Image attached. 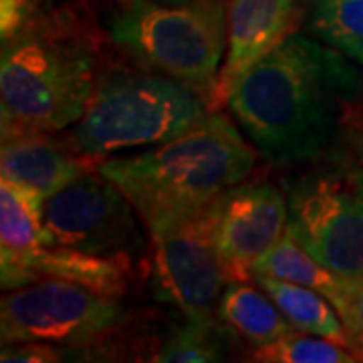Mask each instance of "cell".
I'll list each match as a JSON object with an SVG mask.
<instances>
[{
    "label": "cell",
    "mask_w": 363,
    "mask_h": 363,
    "mask_svg": "<svg viewBox=\"0 0 363 363\" xmlns=\"http://www.w3.org/2000/svg\"><path fill=\"white\" fill-rule=\"evenodd\" d=\"M359 93L362 75L343 52L289 33L226 104L260 154L289 166L331 150Z\"/></svg>",
    "instance_id": "6da1fadb"
},
{
    "label": "cell",
    "mask_w": 363,
    "mask_h": 363,
    "mask_svg": "<svg viewBox=\"0 0 363 363\" xmlns=\"http://www.w3.org/2000/svg\"><path fill=\"white\" fill-rule=\"evenodd\" d=\"M257 154L222 113L142 154L104 160L97 172L130 198L150 234L192 218L247 178Z\"/></svg>",
    "instance_id": "7a4b0ae2"
},
{
    "label": "cell",
    "mask_w": 363,
    "mask_h": 363,
    "mask_svg": "<svg viewBox=\"0 0 363 363\" xmlns=\"http://www.w3.org/2000/svg\"><path fill=\"white\" fill-rule=\"evenodd\" d=\"M97 51L87 33L61 23L23 26L0 59L2 138L77 123L95 89Z\"/></svg>",
    "instance_id": "3957f363"
},
{
    "label": "cell",
    "mask_w": 363,
    "mask_h": 363,
    "mask_svg": "<svg viewBox=\"0 0 363 363\" xmlns=\"http://www.w3.org/2000/svg\"><path fill=\"white\" fill-rule=\"evenodd\" d=\"M206 116V97L178 79L150 69H113L95 81L69 143L81 156L99 160L174 140Z\"/></svg>",
    "instance_id": "277c9868"
},
{
    "label": "cell",
    "mask_w": 363,
    "mask_h": 363,
    "mask_svg": "<svg viewBox=\"0 0 363 363\" xmlns=\"http://www.w3.org/2000/svg\"><path fill=\"white\" fill-rule=\"evenodd\" d=\"M109 37L143 69L178 79L214 99L228 45L224 0L164 4L121 0L109 16Z\"/></svg>",
    "instance_id": "5b68a950"
},
{
    "label": "cell",
    "mask_w": 363,
    "mask_h": 363,
    "mask_svg": "<svg viewBox=\"0 0 363 363\" xmlns=\"http://www.w3.org/2000/svg\"><path fill=\"white\" fill-rule=\"evenodd\" d=\"M286 233L345 279H363V168L339 164L283 184Z\"/></svg>",
    "instance_id": "8992f818"
},
{
    "label": "cell",
    "mask_w": 363,
    "mask_h": 363,
    "mask_svg": "<svg viewBox=\"0 0 363 363\" xmlns=\"http://www.w3.org/2000/svg\"><path fill=\"white\" fill-rule=\"evenodd\" d=\"M123 319L117 298L63 279L11 289L0 303L2 343H89Z\"/></svg>",
    "instance_id": "52a82bcc"
},
{
    "label": "cell",
    "mask_w": 363,
    "mask_h": 363,
    "mask_svg": "<svg viewBox=\"0 0 363 363\" xmlns=\"http://www.w3.org/2000/svg\"><path fill=\"white\" fill-rule=\"evenodd\" d=\"M130 198L101 172H85L45 200L43 245L128 257L142 248V233Z\"/></svg>",
    "instance_id": "ba28073f"
},
{
    "label": "cell",
    "mask_w": 363,
    "mask_h": 363,
    "mask_svg": "<svg viewBox=\"0 0 363 363\" xmlns=\"http://www.w3.org/2000/svg\"><path fill=\"white\" fill-rule=\"evenodd\" d=\"M214 204L192 218L152 233L157 298L198 323H214L228 283L214 242Z\"/></svg>",
    "instance_id": "9c48e42d"
},
{
    "label": "cell",
    "mask_w": 363,
    "mask_h": 363,
    "mask_svg": "<svg viewBox=\"0 0 363 363\" xmlns=\"http://www.w3.org/2000/svg\"><path fill=\"white\" fill-rule=\"evenodd\" d=\"M285 194L271 182L236 184L214 204V242L230 281H248L252 267L286 234Z\"/></svg>",
    "instance_id": "30bf717a"
},
{
    "label": "cell",
    "mask_w": 363,
    "mask_h": 363,
    "mask_svg": "<svg viewBox=\"0 0 363 363\" xmlns=\"http://www.w3.org/2000/svg\"><path fill=\"white\" fill-rule=\"evenodd\" d=\"M297 0H233L228 9V45L214 99L226 104L236 83L285 39Z\"/></svg>",
    "instance_id": "8fae6325"
},
{
    "label": "cell",
    "mask_w": 363,
    "mask_h": 363,
    "mask_svg": "<svg viewBox=\"0 0 363 363\" xmlns=\"http://www.w3.org/2000/svg\"><path fill=\"white\" fill-rule=\"evenodd\" d=\"M128 257H99L73 248L43 247L11 269H2V289L30 285L40 279H63L107 297H121L130 281Z\"/></svg>",
    "instance_id": "7c38bea8"
},
{
    "label": "cell",
    "mask_w": 363,
    "mask_h": 363,
    "mask_svg": "<svg viewBox=\"0 0 363 363\" xmlns=\"http://www.w3.org/2000/svg\"><path fill=\"white\" fill-rule=\"evenodd\" d=\"M77 150L47 133H16L2 138V178L37 190L45 200L89 172Z\"/></svg>",
    "instance_id": "4fadbf2b"
},
{
    "label": "cell",
    "mask_w": 363,
    "mask_h": 363,
    "mask_svg": "<svg viewBox=\"0 0 363 363\" xmlns=\"http://www.w3.org/2000/svg\"><path fill=\"white\" fill-rule=\"evenodd\" d=\"M45 198L18 182H0V269H11L43 247Z\"/></svg>",
    "instance_id": "5bb4252c"
},
{
    "label": "cell",
    "mask_w": 363,
    "mask_h": 363,
    "mask_svg": "<svg viewBox=\"0 0 363 363\" xmlns=\"http://www.w3.org/2000/svg\"><path fill=\"white\" fill-rule=\"evenodd\" d=\"M252 279L274 301V305L285 315L286 321L293 325V329L307 335L331 339L362 355L341 321L337 309L321 293L311 291L307 286L272 279L267 274H252Z\"/></svg>",
    "instance_id": "9a60e30c"
},
{
    "label": "cell",
    "mask_w": 363,
    "mask_h": 363,
    "mask_svg": "<svg viewBox=\"0 0 363 363\" xmlns=\"http://www.w3.org/2000/svg\"><path fill=\"white\" fill-rule=\"evenodd\" d=\"M260 291L245 285V281H230L224 286L218 303V319L255 347H262L297 331L274 301Z\"/></svg>",
    "instance_id": "2e32d148"
},
{
    "label": "cell",
    "mask_w": 363,
    "mask_h": 363,
    "mask_svg": "<svg viewBox=\"0 0 363 363\" xmlns=\"http://www.w3.org/2000/svg\"><path fill=\"white\" fill-rule=\"evenodd\" d=\"M252 274H267L293 285L307 286L329 298L331 305H335V301L341 297L347 281L345 277H339L337 272L327 269L311 257L289 233L279 240L277 247H272L262 259L257 260Z\"/></svg>",
    "instance_id": "e0dca14e"
},
{
    "label": "cell",
    "mask_w": 363,
    "mask_h": 363,
    "mask_svg": "<svg viewBox=\"0 0 363 363\" xmlns=\"http://www.w3.org/2000/svg\"><path fill=\"white\" fill-rule=\"evenodd\" d=\"M307 30L363 65V0H309Z\"/></svg>",
    "instance_id": "ac0fdd59"
},
{
    "label": "cell",
    "mask_w": 363,
    "mask_h": 363,
    "mask_svg": "<svg viewBox=\"0 0 363 363\" xmlns=\"http://www.w3.org/2000/svg\"><path fill=\"white\" fill-rule=\"evenodd\" d=\"M317 337V335H315ZM295 331L255 350L252 359L267 363H351L357 353L331 339H315Z\"/></svg>",
    "instance_id": "d6986e66"
},
{
    "label": "cell",
    "mask_w": 363,
    "mask_h": 363,
    "mask_svg": "<svg viewBox=\"0 0 363 363\" xmlns=\"http://www.w3.org/2000/svg\"><path fill=\"white\" fill-rule=\"evenodd\" d=\"M224 359V339L218 325L188 321L174 329L154 355V362L208 363Z\"/></svg>",
    "instance_id": "ffe728a7"
},
{
    "label": "cell",
    "mask_w": 363,
    "mask_h": 363,
    "mask_svg": "<svg viewBox=\"0 0 363 363\" xmlns=\"http://www.w3.org/2000/svg\"><path fill=\"white\" fill-rule=\"evenodd\" d=\"M347 333L363 355V279H347L341 297L333 305Z\"/></svg>",
    "instance_id": "44dd1931"
},
{
    "label": "cell",
    "mask_w": 363,
    "mask_h": 363,
    "mask_svg": "<svg viewBox=\"0 0 363 363\" xmlns=\"http://www.w3.org/2000/svg\"><path fill=\"white\" fill-rule=\"evenodd\" d=\"M0 359L4 363L25 362V363H49L57 362V351L52 350L51 343H9V347L2 350Z\"/></svg>",
    "instance_id": "7402d4cb"
},
{
    "label": "cell",
    "mask_w": 363,
    "mask_h": 363,
    "mask_svg": "<svg viewBox=\"0 0 363 363\" xmlns=\"http://www.w3.org/2000/svg\"><path fill=\"white\" fill-rule=\"evenodd\" d=\"M26 14H28V0H0L2 40H9L25 26Z\"/></svg>",
    "instance_id": "603a6c76"
},
{
    "label": "cell",
    "mask_w": 363,
    "mask_h": 363,
    "mask_svg": "<svg viewBox=\"0 0 363 363\" xmlns=\"http://www.w3.org/2000/svg\"><path fill=\"white\" fill-rule=\"evenodd\" d=\"M355 147H357L359 160L363 162V121H362V128L357 130V138H355Z\"/></svg>",
    "instance_id": "cb8c5ba5"
},
{
    "label": "cell",
    "mask_w": 363,
    "mask_h": 363,
    "mask_svg": "<svg viewBox=\"0 0 363 363\" xmlns=\"http://www.w3.org/2000/svg\"><path fill=\"white\" fill-rule=\"evenodd\" d=\"M157 2H164V4H188V2H196V0H157Z\"/></svg>",
    "instance_id": "d4e9b609"
}]
</instances>
